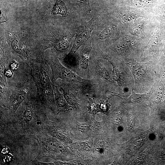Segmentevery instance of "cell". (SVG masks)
I'll return each instance as SVG.
<instances>
[{
	"label": "cell",
	"instance_id": "cell-1",
	"mask_svg": "<svg viewBox=\"0 0 165 165\" xmlns=\"http://www.w3.org/2000/svg\"><path fill=\"white\" fill-rule=\"evenodd\" d=\"M11 78H6L7 86L11 90L8 103L1 106L4 111H8L9 115H14L18 108L30 93H37L36 87L28 64L20 62L18 69L13 70Z\"/></svg>",
	"mask_w": 165,
	"mask_h": 165
},
{
	"label": "cell",
	"instance_id": "cell-2",
	"mask_svg": "<svg viewBox=\"0 0 165 165\" xmlns=\"http://www.w3.org/2000/svg\"><path fill=\"white\" fill-rule=\"evenodd\" d=\"M31 70L37 90V95L48 109L56 111L54 86L50 80L51 68L44 57L33 60L28 64Z\"/></svg>",
	"mask_w": 165,
	"mask_h": 165
},
{
	"label": "cell",
	"instance_id": "cell-3",
	"mask_svg": "<svg viewBox=\"0 0 165 165\" xmlns=\"http://www.w3.org/2000/svg\"><path fill=\"white\" fill-rule=\"evenodd\" d=\"M44 56L45 61L50 68L52 73L51 81L54 86L56 80L59 78L63 82H69L82 87H90L92 85V80L84 79L76 75L63 65L59 61L58 57L51 51L50 53L47 52Z\"/></svg>",
	"mask_w": 165,
	"mask_h": 165
},
{
	"label": "cell",
	"instance_id": "cell-4",
	"mask_svg": "<svg viewBox=\"0 0 165 165\" xmlns=\"http://www.w3.org/2000/svg\"><path fill=\"white\" fill-rule=\"evenodd\" d=\"M30 136L38 143L39 150L38 157L39 158H55L66 152L64 145L45 132H38Z\"/></svg>",
	"mask_w": 165,
	"mask_h": 165
},
{
	"label": "cell",
	"instance_id": "cell-5",
	"mask_svg": "<svg viewBox=\"0 0 165 165\" xmlns=\"http://www.w3.org/2000/svg\"><path fill=\"white\" fill-rule=\"evenodd\" d=\"M154 23V17L150 14L140 18L130 26L128 32L136 37L149 40L156 29Z\"/></svg>",
	"mask_w": 165,
	"mask_h": 165
},
{
	"label": "cell",
	"instance_id": "cell-6",
	"mask_svg": "<svg viewBox=\"0 0 165 165\" xmlns=\"http://www.w3.org/2000/svg\"><path fill=\"white\" fill-rule=\"evenodd\" d=\"M126 7L125 8H123L116 10L113 13L109 14L117 18L128 28L140 18L150 14L140 9L130 6Z\"/></svg>",
	"mask_w": 165,
	"mask_h": 165
},
{
	"label": "cell",
	"instance_id": "cell-7",
	"mask_svg": "<svg viewBox=\"0 0 165 165\" xmlns=\"http://www.w3.org/2000/svg\"><path fill=\"white\" fill-rule=\"evenodd\" d=\"M96 22L95 17L93 16L86 23L82 31H80V33L76 36L72 46L67 55H74L79 48L89 39L92 31L96 27Z\"/></svg>",
	"mask_w": 165,
	"mask_h": 165
},
{
	"label": "cell",
	"instance_id": "cell-8",
	"mask_svg": "<svg viewBox=\"0 0 165 165\" xmlns=\"http://www.w3.org/2000/svg\"><path fill=\"white\" fill-rule=\"evenodd\" d=\"M157 0H126L124 5L143 10L151 14Z\"/></svg>",
	"mask_w": 165,
	"mask_h": 165
},
{
	"label": "cell",
	"instance_id": "cell-9",
	"mask_svg": "<svg viewBox=\"0 0 165 165\" xmlns=\"http://www.w3.org/2000/svg\"><path fill=\"white\" fill-rule=\"evenodd\" d=\"M54 86L56 90L54 92L56 111L59 112L72 110V106L68 104L63 94L59 91L58 86L56 85Z\"/></svg>",
	"mask_w": 165,
	"mask_h": 165
},
{
	"label": "cell",
	"instance_id": "cell-10",
	"mask_svg": "<svg viewBox=\"0 0 165 165\" xmlns=\"http://www.w3.org/2000/svg\"><path fill=\"white\" fill-rule=\"evenodd\" d=\"M91 43V41L89 40L85 43L84 48L81 52L79 68L82 70H88L89 55L92 49Z\"/></svg>",
	"mask_w": 165,
	"mask_h": 165
},
{
	"label": "cell",
	"instance_id": "cell-11",
	"mask_svg": "<svg viewBox=\"0 0 165 165\" xmlns=\"http://www.w3.org/2000/svg\"><path fill=\"white\" fill-rule=\"evenodd\" d=\"M60 88L62 90L64 97L68 104L78 108L79 105V100L77 97L78 91L74 93L72 92L64 83L61 85Z\"/></svg>",
	"mask_w": 165,
	"mask_h": 165
},
{
	"label": "cell",
	"instance_id": "cell-12",
	"mask_svg": "<svg viewBox=\"0 0 165 165\" xmlns=\"http://www.w3.org/2000/svg\"><path fill=\"white\" fill-rule=\"evenodd\" d=\"M2 43L0 44V65L9 68V64L13 60L11 56V51L9 46Z\"/></svg>",
	"mask_w": 165,
	"mask_h": 165
},
{
	"label": "cell",
	"instance_id": "cell-13",
	"mask_svg": "<svg viewBox=\"0 0 165 165\" xmlns=\"http://www.w3.org/2000/svg\"><path fill=\"white\" fill-rule=\"evenodd\" d=\"M100 53L101 56L107 60L112 65V77L117 83L121 85L123 83L120 71L111 58L106 53L101 51Z\"/></svg>",
	"mask_w": 165,
	"mask_h": 165
},
{
	"label": "cell",
	"instance_id": "cell-14",
	"mask_svg": "<svg viewBox=\"0 0 165 165\" xmlns=\"http://www.w3.org/2000/svg\"><path fill=\"white\" fill-rule=\"evenodd\" d=\"M134 75L141 76L145 74L146 72L144 64H140L134 60L127 64Z\"/></svg>",
	"mask_w": 165,
	"mask_h": 165
},
{
	"label": "cell",
	"instance_id": "cell-15",
	"mask_svg": "<svg viewBox=\"0 0 165 165\" xmlns=\"http://www.w3.org/2000/svg\"><path fill=\"white\" fill-rule=\"evenodd\" d=\"M67 12L68 9L63 1L62 0H57L52 8L53 14L65 16Z\"/></svg>",
	"mask_w": 165,
	"mask_h": 165
},
{
	"label": "cell",
	"instance_id": "cell-16",
	"mask_svg": "<svg viewBox=\"0 0 165 165\" xmlns=\"http://www.w3.org/2000/svg\"><path fill=\"white\" fill-rule=\"evenodd\" d=\"M96 66L97 72L100 76L109 81H112L109 72L100 61H97Z\"/></svg>",
	"mask_w": 165,
	"mask_h": 165
},
{
	"label": "cell",
	"instance_id": "cell-17",
	"mask_svg": "<svg viewBox=\"0 0 165 165\" xmlns=\"http://www.w3.org/2000/svg\"><path fill=\"white\" fill-rule=\"evenodd\" d=\"M88 102V111L90 114L95 115L97 113L101 112L100 105L96 103L94 98H89Z\"/></svg>",
	"mask_w": 165,
	"mask_h": 165
},
{
	"label": "cell",
	"instance_id": "cell-18",
	"mask_svg": "<svg viewBox=\"0 0 165 165\" xmlns=\"http://www.w3.org/2000/svg\"><path fill=\"white\" fill-rule=\"evenodd\" d=\"M151 93L152 90H151L149 93L147 94H138L132 91L131 94L129 99L131 101H134L138 102L142 101L144 100L147 96L149 95Z\"/></svg>",
	"mask_w": 165,
	"mask_h": 165
},
{
	"label": "cell",
	"instance_id": "cell-19",
	"mask_svg": "<svg viewBox=\"0 0 165 165\" xmlns=\"http://www.w3.org/2000/svg\"><path fill=\"white\" fill-rule=\"evenodd\" d=\"M163 93V87L162 84L157 88L155 96V101L156 103H159L161 100Z\"/></svg>",
	"mask_w": 165,
	"mask_h": 165
},
{
	"label": "cell",
	"instance_id": "cell-20",
	"mask_svg": "<svg viewBox=\"0 0 165 165\" xmlns=\"http://www.w3.org/2000/svg\"><path fill=\"white\" fill-rule=\"evenodd\" d=\"M100 105L101 112L104 113L106 112L110 106L108 101H105L101 100Z\"/></svg>",
	"mask_w": 165,
	"mask_h": 165
},
{
	"label": "cell",
	"instance_id": "cell-21",
	"mask_svg": "<svg viewBox=\"0 0 165 165\" xmlns=\"http://www.w3.org/2000/svg\"><path fill=\"white\" fill-rule=\"evenodd\" d=\"M79 130L82 132H86L89 130L88 124L86 123L80 124L78 126Z\"/></svg>",
	"mask_w": 165,
	"mask_h": 165
},
{
	"label": "cell",
	"instance_id": "cell-22",
	"mask_svg": "<svg viewBox=\"0 0 165 165\" xmlns=\"http://www.w3.org/2000/svg\"><path fill=\"white\" fill-rule=\"evenodd\" d=\"M20 62H18L15 60H13L9 64V68L12 70H15L17 69L19 67Z\"/></svg>",
	"mask_w": 165,
	"mask_h": 165
},
{
	"label": "cell",
	"instance_id": "cell-23",
	"mask_svg": "<svg viewBox=\"0 0 165 165\" xmlns=\"http://www.w3.org/2000/svg\"><path fill=\"white\" fill-rule=\"evenodd\" d=\"M5 74L6 78H11L13 74V72L9 68H6Z\"/></svg>",
	"mask_w": 165,
	"mask_h": 165
},
{
	"label": "cell",
	"instance_id": "cell-24",
	"mask_svg": "<svg viewBox=\"0 0 165 165\" xmlns=\"http://www.w3.org/2000/svg\"><path fill=\"white\" fill-rule=\"evenodd\" d=\"M1 23L4 22L6 20V18L5 16L4 15V13L3 11L2 10V9L1 8Z\"/></svg>",
	"mask_w": 165,
	"mask_h": 165
},
{
	"label": "cell",
	"instance_id": "cell-25",
	"mask_svg": "<svg viewBox=\"0 0 165 165\" xmlns=\"http://www.w3.org/2000/svg\"><path fill=\"white\" fill-rule=\"evenodd\" d=\"M80 3L86 4V5L90 8L89 4V0H77Z\"/></svg>",
	"mask_w": 165,
	"mask_h": 165
},
{
	"label": "cell",
	"instance_id": "cell-26",
	"mask_svg": "<svg viewBox=\"0 0 165 165\" xmlns=\"http://www.w3.org/2000/svg\"><path fill=\"white\" fill-rule=\"evenodd\" d=\"M9 151V149L7 147H4L2 150V153L5 154L7 153Z\"/></svg>",
	"mask_w": 165,
	"mask_h": 165
},
{
	"label": "cell",
	"instance_id": "cell-27",
	"mask_svg": "<svg viewBox=\"0 0 165 165\" xmlns=\"http://www.w3.org/2000/svg\"><path fill=\"white\" fill-rule=\"evenodd\" d=\"M106 1H114V0H105Z\"/></svg>",
	"mask_w": 165,
	"mask_h": 165
}]
</instances>
